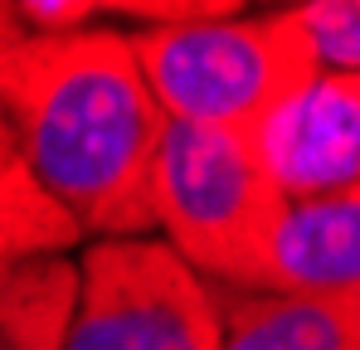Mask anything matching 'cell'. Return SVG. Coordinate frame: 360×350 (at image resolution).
<instances>
[{"label": "cell", "instance_id": "10", "mask_svg": "<svg viewBox=\"0 0 360 350\" xmlns=\"http://www.w3.org/2000/svg\"><path fill=\"white\" fill-rule=\"evenodd\" d=\"M321 73H360V0H307L283 10Z\"/></svg>", "mask_w": 360, "mask_h": 350}, {"label": "cell", "instance_id": "7", "mask_svg": "<svg viewBox=\"0 0 360 350\" xmlns=\"http://www.w3.org/2000/svg\"><path fill=\"white\" fill-rule=\"evenodd\" d=\"M214 297H219L214 350H360L356 302L234 287H214Z\"/></svg>", "mask_w": 360, "mask_h": 350}, {"label": "cell", "instance_id": "9", "mask_svg": "<svg viewBox=\"0 0 360 350\" xmlns=\"http://www.w3.org/2000/svg\"><path fill=\"white\" fill-rule=\"evenodd\" d=\"M78 243L73 219L30 180V171L0 166V263L5 258H39V253H68Z\"/></svg>", "mask_w": 360, "mask_h": 350}, {"label": "cell", "instance_id": "4", "mask_svg": "<svg viewBox=\"0 0 360 350\" xmlns=\"http://www.w3.org/2000/svg\"><path fill=\"white\" fill-rule=\"evenodd\" d=\"M63 350H214L219 297L166 238H93Z\"/></svg>", "mask_w": 360, "mask_h": 350}, {"label": "cell", "instance_id": "1", "mask_svg": "<svg viewBox=\"0 0 360 350\" xmlns=\"http://www.w3.org/2000/svg\"><path fill=\"white\" fill-rule=\"evenodd\" d=\"M0 112L20 166L73 219L78 238L156 229L151 171L166 117L122 30L25 34L0 49Z\"/></svg>", "mask_w": 360, "mask_h": 350}, {"label": "cell", "instance_id": "11", "mask_svg": "<svg viewBox=\"0 0 360 350\" xmlns=\"http://www.w3.org/2000/svg\"><path fill=\"white\" fill-rule=\"evenodd\" d=\"M103 15H127L141 30L156 25H200V20H234L239 0H103Z\"/></svg>", "mask_w": 360, "mask_h": 350}, {"label": "cell", "instance_id": "13", "mask_svg": "<svg viewBox=\"0 0 360 350\" xmlns=\"http://www.w3.org/2000/svg\"><path fill=\"white\" fill-rule=\"evenodd\" d=\"M15 39H25V30L15 25V15H10V5L0 0V49H10Z\"/></svg>", "mask_w": 360, "mask_h": 350}, {"label": "cell", "instance_id": "5", "mask_svg": "<svg viewBox=\"0 0 360 350\" xmlns=\"http://www.w3.org/2000/svg\"><path fill=\"white\" fill-rule=\"evenodd\" d=\"M283 200L360 185V73H316L248 136Z\"/></svg>", "mask_w": 360, "mask_h": 350}, {"label": "cell", "instance_id": "6", "mask_svg": "<svg viewBox=\"0 0 360 350\" xmlns=\"http://www.w3.org/2000/svg\"><path fill=\"white\" fill-rule=\"evenodd\" d=\"M263 292L360 302V185L288 200L268 243Z\"/></svg>", "mask_w": 360, "mask_h": 350}, {"label": "cell", "instance_id": "15", "mask_svg": "<svg viewBox=\"0 0 360 350\" xmlns=\"http://www.w3.org/2000/svg\"><path fill=\"white\" fill-rule=\"evenodd\" d=\"M356 306H360V302H356Z\"/></svg>", "mask_w": 360, "mask_h": 350}, {"label": "cell", "instance_id": "12", "mask_svg": "<svg viewBox=\"0 0 360 350\" xmlns=\"http://www.w3.org/2000/svg\"><path fill=\"white\" fill-rule=\"evenodd\" d=\"M10 15L25 34H73L103 15V0H10Z\"/></svg>", "mask_w": 360, "mask_h": 350}, {"label": "cell", "instance_id": "3", "mask_svg": "<svg viewBox=\"0 0 360 350\" xmlns=\"http://www.w3.org/2000/svg\"><path fill=\"white\" fill-rule=\"evenodd\" d=\"M283 209V190L243 136L166 122L151 171V214L210 287L263 292L268 243Z\"/></svg>", "mask_w": 360, "mask_h": 350}, {"label": "cell", "instance_id": "8", "mask_svg": "<svg viewBox=\"0 0 360 350\" xmlns=\"http://www.w3.org/2000/svg\"><path fill=\"white\" fill-rule=\"evenodd\" d=\"M78 268L68 253L0 263V350H63Z\"/></svg>", "mask_w": 360, "mask_h": 350}, {"label": "cell", "instance_id": "14", "mask_svg": "<svg viewBox=\"0 0 360 350\" xmlns=\"http://www.w3.org/2000/svg\"><path fill=\"white\" fill-rule=\"evenodd\" d=\"M20 161V151H15V131H10V122L0 112V166H15Z\"/></svg>", "mask_w": 360, "mask_h": 350}, {"label": "cell", "instance_id": "2", "mask_svg": "<svg viewBox=\"0 0 360 350\" xmlns=\"http://www.w3.org/2000/svg\"><path fill=\"white\" fill-rule=\"evenodd\" d=\"M127 44L166 122L229 131L243 141L283 98L321 73L283 10L131 30Z\"/></svg>", "mask_w": 360, "mask_h": 350}]
</instances>
